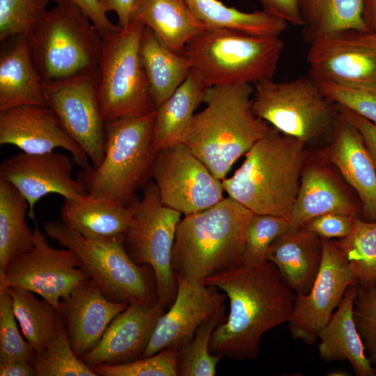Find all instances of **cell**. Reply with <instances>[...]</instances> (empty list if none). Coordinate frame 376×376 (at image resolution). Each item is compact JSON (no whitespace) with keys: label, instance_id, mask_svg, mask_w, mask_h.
<instances>
[{"label":"cell","instance_id":"obj_17","mask_svg":"<svg viewBox=\"0 0 376 376\" xmlns=\"http://www.w3.org/2000/svg\"><path fill=\"white\" fill-rule=\"evenodd\" d=\"M309 45V75L318 83L376 89V47L359 41L352 31L328 34Z\"/></svg>","mask_w":376,"mask_h":376},{"label":"cell","instance_id":"obj_48","mask_svg":"<svg viewBox=\"0 0 376 376\" xmlns=\"http://www.w3.org/2000/svg\"><path fill=\"white\" fill-rule=\"evenodd\" d=\"M139 0H100L104 10L113 11L118 17L117 25L126 29L134 19L136 9Z\"/></svg>","mask_w":376,"mask_h":376},{"label":"cell","instance_id":"obj_36","mask_svg":"<svg viewBox=\"0 0 376 376\" xmlns=\"http://www.w3.org/2000/svg\"><path fill=\"white\" fill-rule=\"evenodd\" d=\"M33 364L36 376H97L72 350L58 312L54 335L47 347L36 353Z\"/></svg>","mask_w":376,"mask_h":376},{"label":"cell","instance_id":"obj_24","mask_svg":"<svg viewBox=\"0 0 376 376\" xmlns=\"http://www.w3.org/2000/svg\"><path fill=\"white\" fill-rule=\"evenodd\" d=\"M322 257V238L304 226H291L272 244L267 260L276 266L285 284L298 295L307 293L311 288Z\"/></svg>","mask_w":376,"mask_h":376},{"label":"cell","instance_id":"obj_39","mask_svg":"<svg viewBox=\"0 0 376 376\" xmlns=\"http://www.w3.org/2000/svg\"><path fill=\"white\" fill-rule=\"evenodd\" d=\"M290 227L285 218L253 214L246 233L243 265H253L268 261L272 244Z\"/></svg>","mask_w":376,"mask_h":376},{"label":"cell","instance_id":"obj_21","mask_svg":"<svg viewBox=\"0 0 376 376\" xmlns=\"http://www.w3.org/2000/svg\"><path fill=\"white\" fill-rule=\"evenodd\" d=\"M331 136L319 153L356 194L360 217L376 221V169L361 134L340 110Z\"/></svg>","mask_w":376,"mask_h":376},{"label":"cell","instance_id":"obj_7","mask_svg":"<svg viewBox=\"0 0 376 376\" xmlns=\"http://www.w3.org/2000/svg\"><path fill=\"white\" fill-rule=\"evenodd\" d=\"M27 38L43 83L72 79L100 67L103 38L75 6L56 4Z\"/></svg>","mask_w":376,"mask_h":376},{"label":"cell","instance_id":"obj_20","mask_svg":"<svg viewBox=\"0 0 376 376\" xmlns=\"http://www.w3.org/2000/svg\"><path fill=\"white\" fill-rule=\"evenodd\" d=\"M336 169L319 152L308 153L289 222L302 226L309 220L327 213L360 217L361 203Z\"/></svg>","mask_w":376,"mask_h":376},{"label":"cell","instance_id":"obj_40","mask_svg":"<svg viewBox=\"0 0 376 376\" xmlns=\"http://www.w3.org/2000/svg\"><path fill=\"white\" fill-rule=\"evenodd\" d=\"M15 319L8 288L0 285V361L22 360L33 363L36 352L22 338Z\"/></svg>","mask_w":376,"mask_h":376},{"label":"cell","instance_id":"obj_45","mask_svg":"<svg viewBox=\"0 0 376 376\" xmlns=\"http://www.w3.org/2000/svg\"><path fill=\"white\" fill-rule=\"evenodd\" d=\"M58 5H72L80 9L93 22L102 38L118 30L120 27L113 24L107 17L100 0H50Z\"/></svg>","mask_w":376,"mask_h":376},{"label":"cell","instance_id":"obj_25","mask_svg":"<svg viewBox=\"0 0 376 376\" xmlns=\"http://www.w3.org/2000/svg\"><path fill=\"white\" fill-rule=\"evenodd\" d=\"M23 105H46L43 81L33 61L26 35L1 42L0 111Z\"/></svg>","mask_w":376,"mask_h":376},{"label":"cell","instance_id":"obj_26","mask_svg":"<svg viewBox=\"0 0 376 376\" xmlns=\"http://www.w3.org/2000/svg\"><path fill=\"white\" fill-rule=\"evenodd\" d=\"M356 289L357 284L347 288L340 304L320 330L319 355L327 362L347 361L357 376H375L376 370L366 354L353 317Z\"/></svg>","mask_w":376,"mask_h":376},{"label":"cell","instance_id":"obj_49","mask_svg":"<svg viewBox=\"0 0 376 376\" xmlns=\"http://www.w3.org/2000/svg\"><path fill=\"white\" fill-rule=\"evenodd\" d=\"M32 363L22 360L0 361V376H33Z\"/></svg>","mask_w":376,"mask_h":376},{"label":"cell","instance_id":"obj_12","mask_svg":"<svg viewBox=\"0 0 376 376\" xmlns=\"http://www.w3.org/2000/svg\"><path fill=\"white\" fill-rule=\"evenodd\" d=\"M33 246L14 258L0 276V285L20 288L40 295L57 311L60 300L90 276L70 249H58L47 242L36 226Z\"/></svg>","mask_w":376,"mask_h":376},{"label":"cell","instance_id":"obj_47","mask_svg":"<svg viewBox=\"0 0 376 376\" xmlns=\"http://www.w3.org/2000/svg\"><path fill=\"white\" fill-rule=\"evenodd\" d=\"M263 10L285 19L296 26H301L298 0H258Z\"/></svg>","mask_w":376,"mask_h":376},{"label":"cell","instance_id":"obj_16","mask_svg":"<svg viewBox=\"0 0 376 376\" xmlns=\"http://www.w3.org/2000/svg\"><path fill=\"white\" fill-rule=\"evenodd\" d=\"M72 169V159L63 153L22 151L1 162L0 179L10 182L27 199L28 215L34 219L35 205L46 195L56 194L79 201L87 197L82 182L73 178Z\"/></svg>","mask_w":376,"mask_h":376},{"label":"cell","instance_id":"obj_2","mask_svg":"<svg viewBox=\"0 0 376 376\" xmlns=\"http://www.w3.org/2000/svg\"><path fill=\"white\" fill-rule=\"evenodd\" d=\"M253 92L249 84L209 87L203 99L205 107L195 113L183 139L220 180L270 127L253 113Z\"/></svg>","mask_w":376,"mask_h":376},{"label":"cell","instance_id":"obj_38","mask_svg":"<svg viewBox=\"0 0 376 376\" xmlns=\"http://www.w3.org/2000/svg\"><path fill=\"white\" fill-rule=\"evenodd\" d=\"M50 0H0V42L29 35L48 12Z\"/></svg>","mask_w":376,"mask_h":376},{"label":"cell","instance_id":"obj_4","mask_svg":"<svg viewBox=\"0 0 376 376\" xmlns=\"http://www.w3.org/2000/svg\"><path fill=\"white\" fill-rule=\"evenodd\" d=\"M253 213L230 197L184 216L176 229L171 265L175 276L202 283L243 265L246 233Z\"/></svg>","mask_w":376,"mask_h":376},{"label":"cell","instance_id":"obj_33","mask_svg":"<svg viewBox=\"0 0 376 376\" xmlns=\"http://www.w3.org/2000/svg\"><path fill=\"white\" fill-rule=\"evenodd\" d=\"M27 199L10 182L0 179V276L8 264L34 244L26 222Z\"/></svg>","mask_w":376,"mask_h":376},{"label":"cell","instance_id":"obj_5","mask_svg":"<svg viewBox=\"0 0 376 376\" xmlns=\"http://www.w3.org/2000/svg\"><path fill=\"white\" fill-rule=\"evenodd\" d=\"M283 48L279 37L203 28L188 41L185 53L211 87L273 79Z\"/></svg>","mask_w":376,"mask_h":376},{"label":"cell","instance_id":"obj_51","mask_svg":"<svg viewBox=\"0 0 376 376\" xmlns=\"http://www.w3.org/2000/svg\"><path fill=\"white\" fill-rule=\"evenodd\" d=\"M353 33L359 41L376 47V27L366 32L353 31Z\"/></svg>","mask_w":376,"mask_h":376},{"label":"cell","instance_id":"obj_42","mask_svg":"<svg viewBox=\"0 0 376 376\" xmlns=\"http://www.w3.org/2000/svg\"><path fill=\"white\" fill-rule=\"evenodd\" d=\"M353 317L368 358L376 370V279L357 284Z\"/></svg>","mask_w":376,"mask_h":376},{"label":"cell","instance_id":"obj_10","mask_svg":"<svg viewBox=\"0 0 376 376\" xmlns=\"http://www.w3.org/2000/svg\"><path fill=\"white\" fill-rule=\"evenodd\" d=\"M251 103L257 117L306 145L331 133L339 113L309 75L289 81L257 83Z\"/></svg>","mask_w":376,"mask_h":376},{"label":"cell","instance_id":"obj_19","mask_svg":"<svg viewBox=\"0 0 376 376\" xmlns=\"http://www.w3.org/2000/svg\"><path fill=\"white\" fill-rule=\"evenodd\" d=\"M0 144L13 145L31 154L51 152L61 148L68 151L82 169L90 166L86 153L47 105H23L0 111Z\"/></svg>","mask_w":376,"mask_h":376},{"label":"cell","instance_id":"obj_23","mask_svg":"<svg viewBox=\"0 0 376 376\" xmlns=\"http://www.w3.org/2000/svg\"><path fill=\"white\" fill-rule=\"evenodd\" d=\"M129 304L110 301L91 279L79 283L62 298L58 312L76 356L81 359L90 351L110 322Z\"/></svg>","mask_w":376,"mask_h":376},{"label":"cell","instance_id":"obj_27","mask_svg":"<svg viewBox=\"0 0 376 376\" xmlns=\"http://www.w3.org/2000/svg\"><path fill=\"white\" fill-rule=\"evenodd\" d=\"M61 221L84 237L102 243H123L132 223L129 206L90 196L83 201L65 199Z\"/></svg>","mask_w":376,"mask_h":376},{"label":"cell","instance_id":"obj_31","mask_svg":"<svg viewBox=\"0 0 376 376\" xmlns=\"http://www.w3.org/2000/svg\"><path fill=\"white\" fill-rule=\"evenodd\" d=\"M305 42L344 31H368L363 18V0H298Z\"/></svg>","mask_w":376,"mask_h":376},{"label":"cell","instance_id":"obj_6","mask_svg":"<svg viewBox=\"0 0 376 376\" xmlns=\"http://www.w3.org/2000/svg\"><path fill=\"white\" fill-rule=\"evenodd\" d=\"M155 111L105 122L103 159L97 166L83 169L77 178L88 196L130 204L134 193L151 177L156 154L152 148Z\"/></svg>","mask_w":376,"mask_h":376},{"label":"cell","instance_id":"obj_8","mask_svg":"<svg viewBox=\"0 0 376 376\" xmlns=\"http://www.w3.org/2000/svg\"><path fill=\"white\" fill-rule=\"evenodd\" d=\"M144 28L136 17L127 28H119L103 38L97 97L105 122L141 117L156 110L139 55Z\"/></svg>","mask_w":376,"mask_h":376},{"label":"cell","instance_id":"obj_30","mask_svg":"<svg viewBox=\"0 0 376 376\" xmlns=\"http://www.w3.org/2000/svg\"><path fill=\"white\" fill-rule=\"evenodd\" d=\"M172 51L185 54V46L203 26L194 17L185 0H139L134 18Z\"/></svg>","mask_w":376,"mask_h":376},{"label":"cell","instance_id":"obj_35","mask_svg":"<svg viewBox=\"0 0 376 376\" xmlns=\"http://www.w3.org/2000/svg\"><path fill=\"white\" fill-rule=\"evenodd\" d=\"M345 256L357 284L376 279V221L355 217L350 233L335 240Z\"/></svg>","mask_w":376,"mask_h":376},{"label":"cell","instance_id":"obj_41","mask_svg":"<svg viewBox=\"0 0 376 376\" xmlns=\"http://www.w3.org/2000/svg\"><path fill=\"white\" fill-rule=\"evenodd\" d=\"M177 350L169 348L125 363L91 367L97 376H177Z\"/></svg>","mask_w":376,"mask_h":376},{"label":"cell","instance_id":"obj_29","mask_svg":"<svg viewBox=\"0 0 376 376\" xmlns=\"http://www.w3.org/2000/svg\"><path fill=\"white\" fill-rule=\"evenodd\" d=\"M139 55L157 109L184 81L191 62L185 54L172 51L146 26L140 40Z\"/></svg>","mask_w":376,"mask_h":376},{"label":"cell","instance_id":"obj_9","mask_svg":"<svg viewBox=\"0 0 376 376\" xmlns=\"http://www.w3.org/2000/svg\"><path fill=\"white\" fill-rule=\"evenodd\" d=\"M44 230L46 236L79 258L82 267L110 301L146 304L157 301L152 268L148 265L136 264L123 243L107 244L89 240L62 221H47Z\"/></svg>","mask_w":376,"mask_h":376},{"label":"cell","instance_id":"obj_15","mask_svg":"<svg viewBox=\"0 0 376 376\" xmlns=\"http://www.w3.org/2000/svg\"><path fill=\"white\" fill-rule=\"evenodd\" d=\"M321 265L306 294L295 295L288 328L291 336L314 343L320 330L340 304L349 286L357 284L352 270L334 240L322 239Z\"/></svg>","mask_w":376,"mask_h":376},{"label":"cell","instance_id":"obj_13","mask_svg":"<svg viewBox=\"0 0 376 376\" xmlns=\"http://www.w3.org/2000/svg\"><path fill=\"white\" fill-rule=\"evenodd\" d=\"M151 177L163 205L184 216L206 210L224 198L221 180L183 143L156 152Z\"/></svg>","mask_w":376,"mask_h":376},{"label":"cell","instance_id":"obj_1","mask_svg":"<svg viewBox=\"0 0 376 376\" xmlns=\"http://www.w3.org/2000/svg\"><path fill=\"white\" fill-rule=\"evenodd\" d=\"M221 290L229 312L212 332V354L237 360H251L259 353L260 340L268 331L288 323L295 293L283 282L269 261L222 272L203 281Z\"/></svg>","mask_w":376,"mask_h":376},{"label":"cell","instance_id":"obj_18","mask_svg":"<svg viewBox=\"0 0 376 376\" xmlns=\"http://www.w3.org/2000/svg\"><path fill=\"white\" fill-rule=\"evenodd\" d=\"M175 278V299L157 320L142 357L165 349L178 350L193 338L204 322L224 307L226 297L217 288L178 276Z\"/></svg>","mask_w":376,"mask_h":376},{"label":"cell","instance_id":"obj_3","mask_svg":"<svg viewBox=\"0 0 376 376\" xmlns=\"http://www.w3.org/2000/svg\"><path fill=\"white\" fill-rule=\"evenodd\" d=\"M306 146L270 126L234 174L221 180L224 191L253 214L289 221L308 155Z\"/></svg>","mask_w":376,"mask_h":376},{"label":"cell","instance_id":"obj_34","mask_svg":"<svg viewBox=\"0 0 376 376\" xmlns=\"http://www.w3.org/2000/svg\"><path fill=\"white\" fill-rule=\"evenodd\" d=\"M8 288L23 336L36 353L43 351L55 331L58 311L48 301L38 299L31 291L16 287Z\"/></svg>","mask_w":376,"mask_h":376},{"label":"cell","instance_id":"obj_50","mask_svg":"<svg viewBox=\"0 0 376 376\" xmlns=\"http://www.w3.org/2000/svg\"><path fill=\"white\" fill-rule=\"evenodd\" d=\"M363 18L368 31L376 27V0H363Z\"/></svg>","mask_w":376,"mask_h":376},{"label":"cell","instance_id":"obj_37","mask_svg":"<svg viewBox=\"0 0 376 376\" xmlns=\"http://www.w3.org/2000/svg\"><path fill=\"white\" fill-rule=\"evenodd\" d=\"M224 307L204 322L193 338L178 351L177 373L180 376H213L221 359L210 351L213 331L224 318Z\"/></svg>","mask_w":376,"mask_h":376},{"label":"cell","instance_id":"obj_46","mask_svg":"<svg viewBox=\"0 0 376 376\" xmlns=\"http://www.w3.org/2000/svg\"><path fill=\"white\" fill-rule=\"evenodd\" d=\"M338 109L361 134L376 169V124L350 110L340 107Z\"/></svg>","mask_w":376,"mask_h":376},{"label":"cell","instance_id":"obj_44","mask_svg":"<svg viewBox=\"0 0 376 376\" xmlns=\"http://www.w3.org/2000/svg\"><path fill=\"white\" fill-rule=\"evenodd\" d=\"M354 218L343 213H327L309 220L302 226L322 239L339 240L350 233Z\"/></svg>","mask_w":376,"mask_h":376},{"label":"cell","instance_id":"obj_43","mask_svg":"<svg viewBox=\"0 0 376 376\" xmlns=\"http://www.w3.org/2000/svg\"><path fill=\"white\" fill-rule=\"evenodd\" d=\"M319 84L332 102L376 124V89L329 82Z\"/></svg>","mask_w":376,"mask_h":376},{"label":"cell","instance_id":"obj_32","mask_svg":"<svg viewBox=\"0 0 376 376\" xmlns=\"http://www.w3.org/2000/svg\"><path fill=\"white\" fill-rule=\"evenodd\" d=\"M194 17L203 28H228L247 33L279 37L288 22L267 11H240L219 0H185Z\"/></svg>","mask_w":376,"mask_h":376},{"label":"cell","instance_id":"obj_11","mask_svg":"<svg viewBox=\"0 0 376 376\" xmlns=\"http://www.w3.org/2000/svg\"><path fill=\"white\" fill-rule=\"evenodd\" d=\"M128 206L132 219L124 238L125 249L136 264L152 268L157 301L171 306L177 292L172 251L182 214L163 205L155 183L147 185L142 198Z\"/></svg>","mask_w":376,"mask_h":376},{"label":"cell","instance_id":"obj_28","mask_svg":"<svg viewBox=\"0 0 376 376\" xmlns=\"http://www.w3.org/2000/svg\"><path fill=\"white\" fill-rule=\"evenodd\" d=\"M208 88L198 72L191 68L179 87L157 107L152 139L155 152L182 143L194 111L203 102Z\"/></svg>","mask_w":376,"mask_h":376},{"label":"cell","instance_id":"obj_14","mask_svg":"<svg viewBox=\"0 0 376 376\" xmlns=\"http://www.w3.org/2000/svg\"><path fill=\"white\" fill-rule=\"evenodd\" d=\"M100 67L85 75L43 83L46 105L92 162L100 165L105 149V121L97 97Z\"/></svg>","mask_w":376,"mask_h":376},{"label":"cell","instance_id":"obj_22","mask_svg":"<svg viewBox=\"0 0 376 376\" xmlns=\"http://www.w3.org/2000/svg\"><path fill=\"white\" fill-rule=\"evenodd\" d=\"M166 306L158 301L131 302L110 322L96 345L81 358L89 367L116 365L141 358Z\"/></svg>","mask_w":376,"mask_h":376}]
</instances>
